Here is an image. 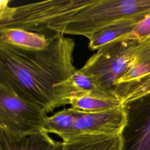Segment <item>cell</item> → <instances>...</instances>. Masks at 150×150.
Wrapping results in <instances>:
<instances>
[{"mask_svg":"<svg viewBox=\"0 0 150 150\" xmlns=\"http://www.w3.org/2000/svg\"><path fill=\"white\" fill-rule=\"evenodd\" d=\"M131 63L150 64V38L138 45L134 59Z\"/></svg>","mask_w":150,"mask_h":150,"instance_id":"obj_16","label":"cell"},{"mask_svg":"<svg viewBox=\"0 0 150 150\" xmlns=\"http://www.w3.org/2000/svg\"><path fill=\"white\" fill-rule=\"evenodd\" d=\"M126 123L125 104L114 109L98 112H85L76 110L73 138L83 135H119Z\"/></svg>","mask_w":150,"mask_h":150,"instance_id":"obj_6","label":"cell"},{"mask_svg":"<svg viewBox=\"0 0 150 150\" xmlns=\"http://www.w3.org/2000/svg\"><path fill=\"white\" fill-rule=\"evenodd\" d=\"M47 112L0 84V130L12 139H21L43 131Z\"/></svg>","mask_w":150,"mask_h":150,"instance_id":"obj_4","label":"cell"},{"mask_svg":"<svg viewBox=\"0 0 150 150\" xmlns=\"http://www.w3.org/2000/svg\"><path fill=\"white\" fill-rule=\"evenodd\" d=\"M115 93L124 104L150 93V71L135 82L117 86Z\"/></svg>","mask_w":150,"mask_h":150,"instance_id":"obj_13","label":"cell"},{"mask_svg":"<svg viewBox=\"0 0 150 150\" xmlns=\"http://www.w3.org/2000/svg\"><path fill=\"white\" fill-rule=\"evenodd\" d=\"M76 118V109L71 107L64 108L47 117L43 131L56 134L62 139V142H67L73 137Z\"/></svg>","mask_w":150,"mask_h":150,"instance_id":"obj_10","label":"cell"},{"mask_svg":"<svg viewBox=\"0 0 150 150\" xmlns=\"http://www.w3.org/2000/svg\"><path fill=\"white\" fill-rule=\"evenodd\" d=\"M0 42L26 49L40 50L46 47L49 39L38 33L10 28L0 30Z\"/></svg>","mask_w":150,"mask_h":150,"instance_id":"obj_11","label":"cell"},{"mask_svg":"<svg viewBox=\"0 0 150 150\" xmlns=\"http://www.w3.org/2000/svg\"><path fill=\"white\" fill-rule=\"evenodd\" d=\"M150 38V15L139 21L133 30L123 39L133 40L142 43Z\"/></svg>","mask_w":150,"mask_h":150,"instance_id":"obj_15","label":"cell"},{"mask_svg":"<svg viewBox=\"0 0 150 150\" xmlns=\"http://www.w3.org/2000/svg\"><path fill=\"white\" fill-rule=\"evenodd\" d=\"M149 15L150 0H91L54 32L80 35L90 40L115 21L123 18L141 21Z\"/></svg>","mask_w":150,"mask_h":150,"instance_id":"obj_2","label":"cell"},{"mask_svg":"<svg viewBox=\"0 0 150 150\" xmlns=\"http://www.w3.org/2000/svg\"><path fill=\"white\" fill-rule=\"evenodd\" d=\"M139 21L134 18H123L113 22L91 37L89 40V48L91 50H97L110 43L123 39L133 30Z\"/></svg>","mask_w":150,"mask_h":150,"instance_id":"obj_7","label":"cell"},{"mask_svg":"<svg viewBox=\"0 0 150 150\" xmlns=\"http://www.w3.org/2000/svg\"><path fill=\"white\" fill-rule=\"evenodd\" d=\"M62 142L57 141L56 143L49 150H62Z\"/></svg>","mask_w":150,"mask_h":150,"instance_id":"obj_17","label":"cell"},{"mask_svg":"<svg viewBox=\"0 0 150 150\" xmlns=\"http://www.w3.org/2000/svg\"><path fill=\"white\" fill-rule=\"evenodd\" d=\"M62 144V150H120L121 135H83Z\"/></svg>","mask_w":150,"mask_h":150,"instance_id":"obj_8","label":"cell"},{"mask_svg":"<svg viewBox=\"0 0 150 150\" xmlns=\"http://www.w3.org/2000/svg\"><path fill=\"white\" fill-rule=\"evenodd\" d=\"M56 142L43 131L21 139H12L0 130V150H49Z\"/></svg>","mask_w":150,"mask_h":150,"instance_id":"obj_9","label":"cell"},{"mask_svg":"<svg viewBox=\"0 0 150 150\" xmlns=\"http://www.w3.org/2000/svg\"><path fill=\"white\" fill-rule=\"evenodd\" d=\"M125 105L127 123L120 150H150V93Z\"/></svg>","mask_w":150,"mask_h":150,"instance_id":"obj_5","label":"cell"},{"mask_svg":"<svg viewBox=\"0 0 150 150\" xmlns=\"http://www.w3.org/2000/svg\"><path fill=\"white\" fill-rule=\"evenodd\" d=\"M138 44L126 39L110 43L98 49L79 70L100 90L117 95L115 83L127 71Z\"/></svg>","mask_w":150,"mask_h":150,"instance_id":"obj_3","label":"cell"},{"mask_svg":"<svg viewBox=\"0 0 150 150\" xmlns=\"http://www.w3.org/2000/svg\"><path fill=\"white\" fill-rule=\"evenodd\" d=\"M43 49H29L0 42V84L47 113L69 104L73 91L67 80L73 64L75 42L56 33Z\"/></svg>","mask_w":150,"mask_h":150,"instance_id":"obj_1","label":"cell"},{"mask_svg":"<svg viewBox=\"0 0 150 150\" xmlns=\"http://www.w3.org/2000/svg\"><path fill=\"white\" fill-rule=\"evenodd\" d=\"M70 107L85 112H98L110 110L124 105L120 97H104L86 94L72 97L69 99Z\"/></svg>","mask_w":150,"mask_h":150,"instance_id":"obj_12","label":"cell"},{"mask_svg":"<svg viewBox=\"0 0 150 150\" xmlns=\"http://www.w3.org/2000/svg\"><path fill=\"white\" fill-rule=\"evenodd\" d=\"M67 82L73 91L72 97L93 94L104 97H119L117 95L110 94L100 90L90 78L79 69L77 70L67 80Z\"/></svg>","mask_w":150,"mask_h":150,"instance_id":"obj_14","label":"cell"}]
</instances>
